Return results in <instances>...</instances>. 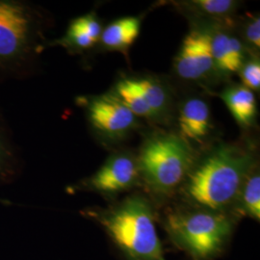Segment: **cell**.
Returning a JSON list of instances; mask_svg holds the SVG:
<instances>
[{
	"label": "cell",
	"instance_id": "cell-18",
	"mask_svg": "<svg viewBox=\"0 0 260 260\" xmlns=\"http://www.w3.org/2000/svg\"><path fill=\"white\" fill-rule=\"evenodd\" d=\"M184 5L200 16L223 19H228L235 12L238 2L233 0H193L186 2Z\"/></svg>",
	"mask_w": 260,
	"mask_h": 260
},
{
	"label": "cell",
	"instance_id": "cell-15",
	"mask_svg": "<svg viewBox=\"0 0 260 260\" xmlns=\"http://www.w3.org/2000/svg\"><path fill=\"white\" fill-rule=\"evenodd\" d=\"M234 205L238 213L259 222L260 176L254 168L246 177Z\"/></svg>",
	"mask_w": 260,
	"mask_h": 260
},
{
	"label": "cell",
	"instance_id": "cell-10",
	"mask_svg": "<svg viewBox=\"0 0 260 260\" xmlns=\"http://www.w3.org/2000/svg\"><path fill=\"white\" fill-rule=\"evenodd\" d=\"M211 51L215 70L224 75L239 72L246 61L244 44L224 30L211 32Z\"/></svg>",
	"mask_w": 260,
	"mask_h": 260
},
{
	"label": "cell",
	"instance_id": "cell-11",
	"mask_svg": "<svg viewBox=\"0 0 260 260\" xmlns=\"http://www.w3.org/2000/svg\"><path fill=\"white\" fill-rule=\"evenodd\" d=\"M103 25L94 13H89L74 19L67 29L65 36L56 42L73 52L90 49L100 42Z\"/></svg>",
	"mask_w": 260,
	"mask_h": 260
},
{
	"label": "cell",
	"instance_id": "cell-1",
	"mask_svg": "<svg viewBox=\"0 0 260 260\" xmlns=\"http://www.w3.org/2000/svg\"><path fill=\"white\" fill-rule=\"evenodd\" d=\"M250 152L223 145L195 163L182 191L195 207L225 212L235 204L242 185L253 169Z\"/></svg>",
	"mask_w": 260,
	"mask_h": 260
},
{
	"label": "cell",
	"instance_id": "cell-8",
	"mask_svg": "<svg viewBox=\"0 0 260 260\" xmlns=\"http://www.w3.org/2000/svg\"><path fill=\"white\" fill-rule=\"evenodd\" d=\"M175 70L187 81H201L213 73L210 31L195 28L186 35L175 59Z\"/></svg>",
	"mask_w": 260,
	"mask_h": 260
},
{
	"label": "cell",
	"instance_id": "cell-5",
	"mask_svg": "<svg viewBox=\"0 0 260 260\" xmlns=\"http://www.w3.org/2000/svg\"><path fill=\"white\" fill-rule=\"evenodd\" d=\"M41 17L25 1L0 0V72L24 74L40 48Z\"/></svg>",
	"mask_w": 260,
	"mask_h": 260
},
{
	"label": "cell",
	"instance_id": "cell-17",
	"mask_svg": "<svg viewBox=\"0 0 260 260\" xmlns=\"http://www.w3.org/2000/svg\"><path fill=\"white\" fill-rule=\"evenodd\" d=\"M112 93L117 96L136 117L156 120L154 113L130 78L120 80L116 84Z\"/></svg>",
	"mask_w": 260,
	"mask_h": 260
},
{
	"label": "cell",
	"instance_id": "cell-6",
	"mask_svg": "<svg viewBox=\"0 0 260 260\" xmlns=\"http://www.w3.org/2000/svg\"><path fill=\"white\" fill-rule=\"evenodd\" d=\"M88 121L103 136L118 139L127 134L136 124V116L113 93L79 98Z\"/></svg>",
	"mask_w": 260,
	"mask_h": 260
},
{
	"label": "cell",
	"instance_id": "cell-20",
	"mask_svg": "<svg viewBox=\"0 0 260 260\" xmlns=\"http://www.w3.org/2000/svg\"><path fill=\"white\" fill-rule=\"evenodd\" d=\"M244 38L246 43L254 50H259L260 47V19L259 17L254 16L244 26Z\"/></svg>",
	"mask_w": 260,
	"mask_h": 260
},
{
	"label": "cell",
	"instance_id": "cell-9",
	"mask_svg": "<svg viewBox=\"0 0 260 260\" xmlns=\"http://www.w3.org/2000/svg\"><path fill=\"white\" fill-rule=\"evenodd\" d=\"M180 137L189 142L202 143L211 129V112L204 100L193 98L182 104L178 116Z\"/></svg>",
	"mask_w": 260,
	"mask_h": 260
},
{
	"label": "cell",
	"instance_id": "cell-16",
	"mask_svg": "<svg viewBox=\"0 0 260 260\" xmlns=\"http://www.w3.org/2000/svg\"><path fill=\"white\" fill-rule=\"evenodd\" d=\"M19 172V159L8 130L0 121V186L12 182Z\"/></svg>",
	"mask_w": 260,
	"mask_h": 260
},
{
	"label": "cell",
	"instance_id": "cell-2",
	"mask_svg": "<svg viewBox=\"0 0 260 260\" xmlns=\"http://www.w3.org/2000/svg\"><path fill=\"white\" fill-rule=\"evenodd\" d=\"M126 260H166L153 210L141 196H131L107 209H87Z\"/></svg>",
	"mask_w": 260,
	"mask_h": 260
},
{
	"label": "cell",
	"instance_id": "cell-19",
	"mask_svg": "<svg viewBox=\"0 0 260 260\" xmlns=\"http://www.w3.org/2000/svg\"><path fill=\"white\" fill-rule=\"evenodd\" d=\"M239 72L244 84L243 86L251 91H259L260 63L257 57H254L249 61H245Z\"/></svg>",
	"mask_w": 260,
	"mask_h": 260
},
{
	"label": "cell",
	"instance_id": "cell-13",
	"mask_svg": "<svg viewBox=\"0 0 260 260\" xmlns=\"http://www.w3.org/2000/svg\"><path fill=\"white\" fill-rule=\"evenodd\" d=\"M222 99L233 118L242 126H250L256 116L254 93L243 85L229 87L222 93Z\"/></svg>",
	"mask_w": 260,
	"mask_h": 260
},
{
	"label": "cell",
	"instance_id": "cell-4",
	"mask_svg": "<svg viewBox=\"0 0 260 260\" xmlns=\"http://www.w3.org/2000/svg\"><path fill=\"white\" fill-rule=\"evenodd\" d=\"M190 144L176 134H156L145 142L137 160L140 177L160 196L183 185L195 165Z\"/></svg>",
	"mask_w": 260,
	"mask_h": 260
},
{
	"label": "cell",
	"instance_id": "cell-14",
	"mask_svg": "<svg viewBox=\"0 0 260 260\" xmlns=\"http://www.w3.org/2000/svg\"><path fill=\"white\" fill-rule=\"evenodd\" d=\"M150 109L154 113L156 120L167 114L170 105V96L164 85L154 78L149 76L130 78Z\"/></svg>",
	"mask_w": 260,
	"mask_h": 260
},
{
	"label": "cell",
	"instance_id": "cell-7",
	"mask_svg": "<svg viewBox=\"0 0 260 260\" xmlns=\"http://www.w3.org/2000/svg\"><path fill=\"white\" fill-rule=\"evenodd\" d=\"M139 179L137 160L128 154L120 153L108 158L93 175L81 181L77 189L116 195L134 187Z\"/></svg>",
	"mask_w": 260,
	"mask_h": 260
},
{
	"label": "cell",
	"instance_id": "cell-3",
	"mask_svg": "<svg viewBox=\"0 0 260 260\" xmlns=\"http://www.w3.org/2000/svg\"><path fill=\"white\" fill-rule=\"evenodd\" d=\"M164 223L172 242L194 260L217 257L233 232V219L229 214L198 207L171 211Z\"/></svg>",
	"mask_w": 260,
	"mask_h": 260
},
{
	"label": "cell",
	"instance_id": "cell-12",
	"mask_svg": "<svg viewBox=\"0 0 260 260\" xmlns=\"http://www.w3.org/2000/svg\"><path fill=\"white\" fill-rule=\"evenodd\" d=\"M141 20L125 17L112 21L103 29L100 41L105 48L116 51L127 50L139 36Z\"/></svg>",
	"mask_w": 260,
	"mask_h": 260
}]
</instances>
